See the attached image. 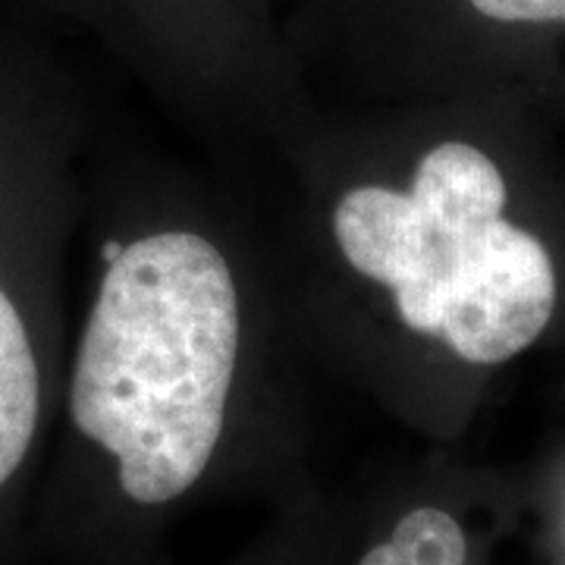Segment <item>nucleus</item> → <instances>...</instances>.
<instances>
[{"label": "nucleus", "instance_id": "1", "mask_svg": "<svg viewBox=\"0 0 565 565\" xmlns=\"http://www.w3.org/2000/svg\"><path fill=\"white\" fill-rule=\"evenodd\" d=\"M239 355V296L221 248L189 230L126 245L82 330L70 415L120 465L129 500L195 484L221 444Z\"/></svg>", "mask_w": 565, "mask_h": 565}, {"label": "nucleus", "instance_id": "2", "mask_svg": "<svg viewBox=\"0 0 565 565\" xmlns=\"http://www.w3.org/2000/svg\"><path fill=\"white\" fill-rule=\"evenodd\" d=\"M500 167L468 141L427 151L412 185L349 189L333 207L345 264L393 292L399 321L471 364L525 352L556 308L544 243L505 221Z\"/></svg>", "mask_w": 565, "mask_h": 565}, {"label": "nucleus", "instance_id": "3", "mask_svg": "<svg viewBox=\"0 0 565 565\" xmlns=\"http://www.w3.org/2000/svg\"><path fill=\"white\" fill-rule=\"evenodd\" d=\"M44 374L17 280L0 267V490L20 475L39 437Z\"/></svg>", "mask_w": 565, "mask_h": 565}, {"label": "nucleus", "instance_id": "4", "mask_svg": "<svg viewBox=\"0 0 565 565\" xmlns=\"http://www.w3.org/2000/svg\"><path fill=\"white\" fill-rule=\"evenodd\" d=\"M468 546L459 522L434 505L399 519L390 541L364 553L359 565H465Z\"/></svg>", "mask_w": 565, "mask_h": 565}, {"label": "nucleus", "instance_id": "5", "mask_svg": "<svg viewBox=\"0 0 565 565\" xmlns=\"http://www.w3.org/2000/svg\"><path fill=\"white\" fill-rule=\"evenodd\" d=\"M471 7L497 22H565V0H471Z\"/></svg>", "mask_w": 565, "mask_h": 565}]
</instances>
